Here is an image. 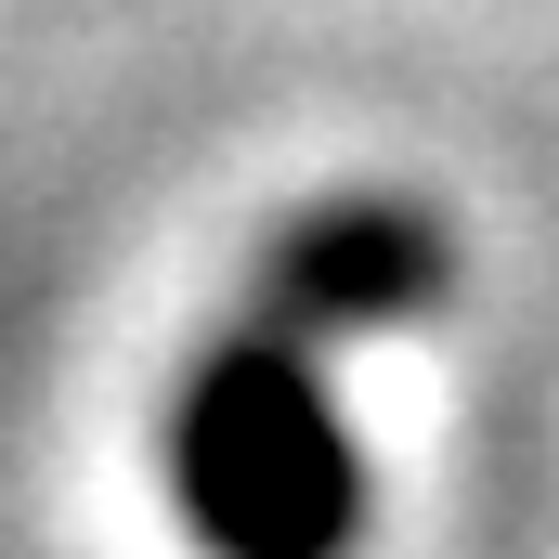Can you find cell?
I'll list each match as a JSON object with an SVG mask.
<instances>
[{
  "mask_svg": "<svg viewBox=\"0 0 559 559\" xmlns=\"http://www.w3.org/2000/svg\"><path fill=\"white\" fill-rule=\"evenodd\" d=\"M429 286H442V235H429L417 209L338 195V209L286 222L274 248H261L248 299H274V312H299V325H325V338H365V325H404Z\"/></svg>",
  "mask_w": 559,
  "mask_h": 559,
  "instance_id": "cell-2",
  "label": "cell"
},
{
  "mask_svg": "<svg viewBox=\"0 0 559 559\" xmlns=\"http://www.w3.org/2000/svg\"><path fill=\"white\" fill-rule=\"evenodd\" d=\"M169 495L209 559H338L365 521V455L325 404V325L235 299L169 404Z\"/></svg>",
  "mask_w": 559,
  "mask_h": 559,
  "instance_id": "cell-1",
  "label": "cell"
}]
</instances>
